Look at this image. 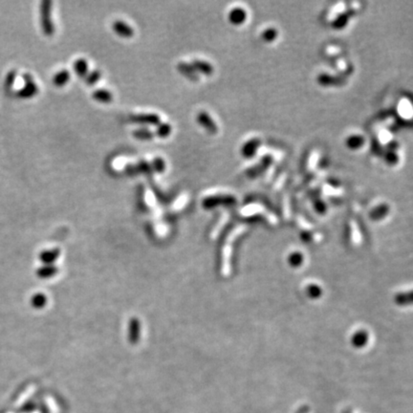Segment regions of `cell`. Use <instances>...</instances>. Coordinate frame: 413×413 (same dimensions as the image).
I'll return each mask as SVG.
<instances>
[{"label":"cell","mask_w":413,"mask_h":413,"mask_svg":"<svg viewBox=\"0 0 413 413\" xmlns=\"http://www.w3.org/2000/svg\"><path fill=\"white\" fill-rule=\"evenodd\" d=\"M112 28L116 34L123 37H131L134 34L133 28L122 20L115 21L112 25Z\"/></svg>","instance_id":"7"},{"label":"cell","mask_w":413,"mask_h":413,"mask_svg":"<svg viewBox=\"0 0 413 413\" xmlns=\"http://www.w3.org/2000/svg\"><path fill=\"white\" fill-rule=\"evenodd\" d=\"M261 142L259 139H251L247 141L244 145H242L240 149V153L245 159H252L257 155V150L260 147Z\"/></svg>","instance_id":"4"},{"label":"cell","mask_w":413,"mask_h":413,"mask_svg":"<svg viewBox=\"0 0 413 413\" xmlns=\"http://www.w3.org/2000/svg\"><path fill=\"white\" fill-rule=\"evenodd\" d=\"M74 71L78 77L83 78L86 76L88 71V64L84 58H78L74 63Z\"/></svg>","instance_id":"12"},{"label":"cell","mask_w":413,"mask_h":413,"mask_svg":"<svg viewBox=\"0 0 413 413\" xmlns=\"http://www.w3.org/2000/svg\"><path fill=\"white\" fill-rule=\"evenodd\" d=\"M22 78L25 82V86L17 91L16 93L17 97L22 98V99H28V98L34 97V95L37 93L38 88L33 79V77L30 74L26 73L23 75Z\"/></svg>","instance_id":"2"},{"label":"cell","mask_w":413,"mask_h":413,"mask_svg":"<svg viewBox=\"0 0 413 413\" xmlns=\"http://www.w3.org/2000/svg\"><path fill=\"white\" fill-rule=\"evenodd\" d=\"M133 136H134L136 139L141 140V141H150V140L153 139V136H154V135H153L152 132H150L149 130H147V129L141 128V129L135 130L134 132H133Z\"/></svg>","instance_id":"17"},{"label":"cell","mask_w":413,"mask_h":413,"mask_svg":"<svg viewBox=\"0 0 413 413\" xmlns=\"http://www.w3.org/2000/svg\"><path fill=\"white\" fill-rule=\"evenodd\" d=\"M318 82L321 85H324V86H333V85H339L340 80H339V78H335L331 75L321 74L318 77Z\"/></svg>","instance_id":"14"},{"label":"cell","mask_w":413,"mask_h":413,"mask_svg":"<svg viewBox=\"0 0 413 413\" xmlns=\"http://www.w3.org/2000/svg\"><path fill=\"white\" fill-rule=\"evenodd\" d=\"M192 67L195 69L196 72H200L201 74L210 76L213 73V68H212V64L204 61V60H200V59H194L192 61Z\"/></svg>","instance_id":"10"},{"label":"cell","mask_w":413,"mask_h":413,"mask_svg":"<svg viewBox=\"0 0 413 413\" xmlns=\"http://www.w3.org/2000/svg\"><path fill=\"white\" fill-rule=\"evenodd\" d=\"M349 21V15L347 13L339 14L332 22V27L336 30H342L346 28Z\"/></svg>","instance_id":"16"},{"label":"cell","mask_w":413,"mask_h":413,"mask_svg":"<svg viewBox=\"0 0 413 413\" xmlns=\"http://www.w3.org/2000/svg\"><path fill=\"white\" fill-rule=\"evenodd\" d=\"M228 19L231 24L235 26L243 25L247 20V11L241 7H235L229 12Z\"/></svg>","instance_id":"6"},{"label":"cell","mask_w":413,"mask_h":413,"mask_svg":"<svg viewBox=\"0 0 413 413\" xmlns=\"http://www.w3.org/2000/svg\"><path fill=\"white\" fill-rule=\"evenodd\" d=\"M398 147H399V145H398V143L395 142V141H392V142L389 143L388 145H387V148H388L389 151H396Z\"/></svg>","instance_id":"25"},{"label":"cell","mask_w":413,"mask_h":413,"mask_svg":"<svg viewBox=\"0 0 413 413\" xmlns=\"http://www.w3.org/2000/svg\"><path fill=\"white\" fill-rule=\"evenodd\" d=\"M346 147L349 150H353L356 151L361 149L365 144H366V139L363 135L360 134H352L349 135L346 139Z\"/></svg>","instance_id":"8"},{"label":"cell","mask_w":413,"mask_h":413,"mask_svg":"<svg viewBox=\"0 0 413 413\" xmlns=\"http://www.w3.org/2000/svg\"><path fill=\"white\" fill-rule=\"evenodd\" d=\"M130 120L135 123L149 124V125H158L161 123L160 117L157 114H137L130 117Z\"/></svg>","instance_id":"5"},{"label":"cell","mask_w":413,"mask_h":413,"mask_svg":"<svg viewBox=\"0 0 413 413\" xmlns=\"http://www.w3.org/2000/svg\"><path fill=\"white\" fill-rule=\"evenodd\" d=\"M196 121L201 126H203L209 133L211 134H216L218 131V127L214 121L212 120V117L207 112L201 111L197 114Z\"/></svg>","instance_id":"3"},{"label":"cell","mask_w":413,"mask_h":413,"mask_svg":"<svg viewBox=\"0 0 413 413\" xmlns=\"http://www.w3.org/2000/svg\"><path fill=\"white\" fill-rule=\"evenodd\" d=\"M16 75H17V72H16L15 70H11V71L7 74L6 78H5V81H4L5 89H11V87L13 86L14 80H15V78H16Z\"/></svg>","instance_id":"21"},{"label":"cell","mask_w":413,"mask_h":413,"mask_svg":"<svg viewBox=\"0 0 413 413\" xmlns=\"http://www.w3.org/2000/svg\"><path fill=\"white\" fill-rule=\"evenodd\" d=\"M385 160H386V163L389 165V166H391V167H393V166H396L397 164H398V162H399V156H398V154L396 153V151H387V153L385 154Z\"/></svg>","instance_id":"20"},{"label":"cell","mask_w":413,"mask_h":413,"mask_svg":"<svg viewBox=\"0 0 413 413\" xmlns=\"http://www.w3.org/2000/svg\"><path fill=\"white\" fill-rule=\"evenodd\" d=\"M179 72L185 76L186 78H189L192 81H196L198 80V75L197 72L195 71V69L192 67L191 64L186 63V62H180L177 66Z\"/></svg>","instance_id":"9"},{"label":"cell","mask_w":413,"mask_h":413,"mask_svg":"<svg viewBox=\"0 0 413 413\" xmlns=\"http://www.w3.org/2000/svg\"><path fill=\"white\" fill-rule=\"evenodd\" d=\"M125 171H126V173H127L128 175H130V176H134L137 173H139V172H138V169H137V167L133 166V165H127V166L125 167Z\"/></svg>","instance_id":"24"},{"label":"cell","mask_w":413,"mask_h":413,"mask_svg":"<svg viewBox=\"0 0 413 413\" xmlns=\"http://www.w3.org/2000/svg\"><path fill=\"white\" fill-rule=\"evenodd\" d=\"M171 125L169 123H160L157 127L156 134L160 138H166L171 133Z\"/></svg>","instance_id":"18"},{"label":"cell","mask_w":413,"mask_h":413,"mask_svg":"<svg viewBox=\"0 0 413 413\" xmlns=\"http://www.w3.org/2000/svg\"><path fill=\"white\" fill-rule=\"evenodd\" d=\"M51 6L52 2L50 0H44L40 6V20L43 33L46 35H52L55 33V26L52 22L51 18Z\"/></svg>","instance_id":"1"},{"label":"cell","mask_w":413,"mask_h":413,"mask_svg":"<svg viewBox=\"0 0 413 413\" xmlns=\"http://www.w3.org/2000/svg\"><path fill=\"white\" fill-rule=\"evenodd\" d=\"M101 73L98 70H95L93 72H91L89 75L86 77V82L88 85H93L95 84L100 78H101Z\"/></svg>","instance_id":"23"},{"label":"cell","mask_w":413,"mask_h":413,"mask_svg":"<svg viewBox=\"0 0 413 413\" xmlns=\"http://www.w3.org/2000/svg\"><path fill=\"white\" fill-rule=\"evenodd\" d=\"M150 166H151V168H152V171L154 170L155 172L162 173V172L165 171L166 163H165V161H164L162 158L157 157V158H155V159L152 161V163L150 164Z\"/></svg>","instance_id":"19"},{"label":"cell","mask_w":413,"mask_h":413,"mask_svg":"<svg viewBox=\"0 0 413 413\" xmlns=\"http://www.w3.org/2000/svg\"><path fill=\"white\" fill-rule=\"evenodd\" d=\"M69 79H70V73L67 70H61L55 75V77L53 78V83L57 87H61L67 83Z\"/></svg>","instance_id":"13"},{"label":"cell","mask_w":413,"mask_h":413,"mask_svg":"<svg viewBox=\"0 0 413 413\" xmlns=\"http://www.w3.org/2000/svg\"><path fill=\"white\" fill-rule=\"evenodd\" d=\"M278 35H279V32H278V30H277L276 28L269 27V28L265 29V30L262 32L261 38H262V40H263L264 42H266V43H272V42H274V41L278 38Z\"/></svg>","instance_id":"15"},{"label":"cell","mask_w":413,"mask_h":413,"mask_svg":"<svg viewBox=\"0 0 413 413\" xmlns=\"http://www.w3.org/2000/svg\"><path fill=\"white\" fill-rule=\"evenodd\" d=\"M138 172H143L145 174H150L152 172V168L149 163H147L146 161H141L138 163V165L136 166Z\"/></svg>","instance_id":"22"},{"label":"cell","mask_w":413,"mask_h":413,"mask_svg":"<svg viewBox=\"0 0 413 413\" xmlns=\"http://www.w3.org/2000/svg\"><path fill=\"white\" fill-rule=\"evenodd\" d=\"M92 97L94 98V100L102 103H109L113 100V95L108 90L105 89L95 90L93 92Z\"/></svg>","instance_id":"11"}]
</instances>
